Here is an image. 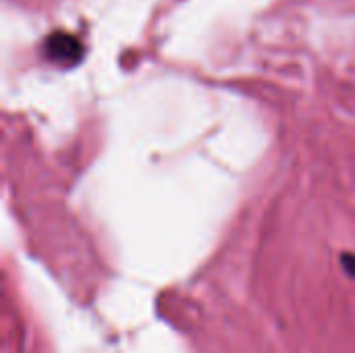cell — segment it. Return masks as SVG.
<instances>
[{
  "instance_id": "cell-1",
  "label": "cell",
  "mask_w": 355,
  "mask_h": 353,
  "mask_svg": "<svg viewBox=\"0 0 355 353\" xmlns=\"http://www.w3.org/2000/svg\"><path fill=\"white\" fill-rule=\"evenodd\" d=\"M44 52L52 62L62 64V67H73L81 60L83 46L75 35L64 33V31H56V33L48 35Z\"/></svg>"
}]
</instances>
